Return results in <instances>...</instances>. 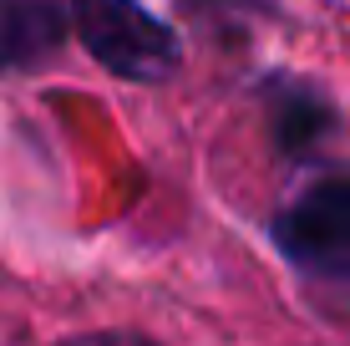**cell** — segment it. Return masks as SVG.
<instances>
[{
    "mask_svg": "<svg viewBox=\"0 0 350 346\" xmlns=\"http://www.w3.org/2000/svg\"><path fill=\"white\" fill-rule=\"evenodd\" d=\"M71 21L81 46L127 82H163L183 62L173 26L142 10L137 0H71Z\"/></svg>",
    "mask_w": 350,
    "mask_h": 346,
    "instance_id": "1",
    "label": "cell"
},
{
    "mask_svg": "<svg viewBox=\"0 0 350 346\" xmlns=\"http://www.w3.org/2000/svg\"><path fill=\"white\" fill-rule=\"evenodd\" d=\"M274 245L289 265L320 280H350V178H315L274 219Z\"/></svg>",
    "mask_w": 350,
    "mask_h": 346,
    "instance_id": "2",
    "label": "cell"
},
{
    "mask_svg": "<svg viewBox=\"0 0 350 346\" xmlns=\"http://www.w3.org/2000/svg\"><path fill=\"white\" fill-rule=\"evenodd\" d=\"M71 0H0V71L36 66L66 41Z\"/></svg>",
    "mask_w": 350,
    "mask_h": 346,
    "instance_id": "3",
    "label": "cell"
},
{
    "mask_svg": "<svg viewBox=\"0 0 350 346\" xmlns=\"http://www.w3.org/2000/svg\"><path fill=\"white\" fill-rule=\"evenodd\" d=\"M274 127H280V143L295 153L315 148L335 133V112L330 102L320 97L315 87H295V82H280L274 87Z\"/></svg>",
    "mask_w": 350,
    "mask_h": 346,
    "instance_id": "4",
    "label": "cell"
},
{
    "mask_svg": "<svg viewBox=\"0 0 350 346\" xmlns=\"http://www.w3.org/2000/svg\"><path fill=\"white\" fill-rule=\"evenodd\" d=\"M62 346H158V341L132 336V331H92V336H77V341H62Z\"/></svg>",
    "mask_w": 350,
    "mask_h": 346,
    "instance_id": "5",
    "label": "cell"
}]
</instances>
